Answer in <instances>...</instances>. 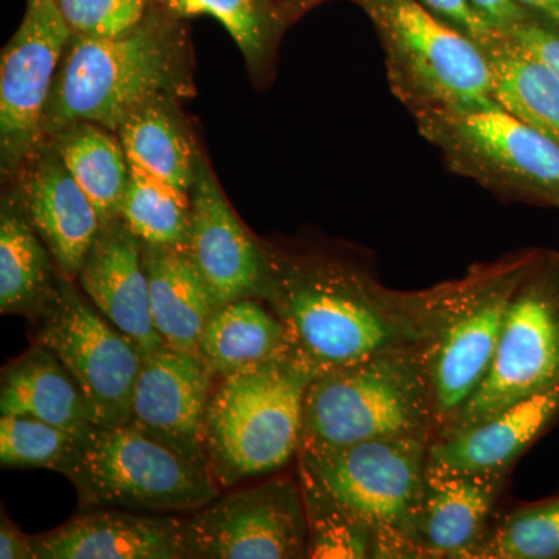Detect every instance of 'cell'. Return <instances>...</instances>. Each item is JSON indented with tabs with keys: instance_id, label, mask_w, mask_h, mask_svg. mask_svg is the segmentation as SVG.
Listing matches in <instances>:
<instances>
[{
	"instance_id": "ba28073f",
	"label": "cell",
	"mask_w": 559,
	"mask_h": 559,
	"mask_svg": "<svg viewBox=\"0 0 559 559\" xmlns=\"http://www.w3.org/2000/svg\"><path fill=\"white\" fill-rule=\"evenodd\" d=\"M451 170L530 204H559V143L499 105L417 117Z\"/></svg>"
},
{
	"instance_id": "9c48e42d",
	"label": "cell",
	"mask_w": 559,
	"mask_h": 559,
	"mask_svg": "<svg viewBox=\"0 0 559 559\" xmlns=\"http://www.w3.org/2000/svg\"><path fill=\"white\" fill-rule=\"evenodd\" d=\"M555 389H559V255L540 252L511 300L487 377L439 436L469 428Z\"/></svg>"
},
{
	"instance_id": "d590c367",
	"label": "cell",
	"mask_w": 559,
	"mask_h": 559,
	"mask_svg": "<svg viewBox=\"0 0 559 559\" xmlns=\"http://www.w3.org/2000/svg\"><path fill=\"white\" fill-rule=\"evenodd\" d=\"M471 2L500 32L509 31L513 25L533 16L514 0H471Z\"/></svg>"
},
{
	"instance_id": "d6986e66",
	"label": "cell",
	"mask_w": 559,
	"mask_h": 559,
	"mask_svg": "<svg viewBox=\"0 0 559 559\" xmlns=\"http://www.w3.org/2000/svg\"><path fill=\"white\" fill-rule=\"evenodd\" d=\"M76 280L91 304L127 334L143 356L165 347L151 316L142 241L120 215L102 224Z\"/></svg>"
},
{
	"instance_id": "44dd1931",
	"label": "cell",
	"mask_w": 559,
	"mask_h": 559,
	"mask_svg": "<svg viewBox=\"0 0 559 559\" xmlns=\"http://www.w3.org/2000/svg\"><path fill=\"white\" fill-rule=\"evenodd\" d=\"M150 283L151 316L165 347L201 356V336L216 307L187 246L142 242Z\"/></svg>"
},
{
	"instance_id": "3957f363",
	"label": "cell",
	"mask_w": 559,
	"mask_h": 559,
	"mask_svg": "<svg viewBox=\"0 0 559 559\" xmlns=\"http://www.w3.org/2000/svg\"><path fill=\"white\" fill-rule=\"evenodd\" d=\"M428 348L393 349L319 374L305 396L299 452L390 437L436 439Z\"/></svg>"
},
{
	"instance_id": "5b68a950",
	"label": "cell",
	"mask_w": 559,
	"mask_h": 559,
	"mask_svg": "<svg viewBox=\"0 0 559 559\" xmlns=\"http://www.w3.org/2000/svg\"><path fill=\"white\" fill-rule=\"evenodd\" d=\"M58 473L76 489L81 510L121 509L191 514L221 488L209 466L146 436L134 426L97 428L80 437Z\"/></svg>"
},
{
	"instance_id": "836d02e7",
	"label": "cell",
	"mask_w": 559,
	"mask_h": 559,
	"mask_svg": "<svg viewBox=\"0 0 559 559\" xmlns=\"http://www.w3.org/2000/svg\"><path fill=\"white\" fill-rule=\"evenodd\" d=\"M522 51L549 66L559 76V31L532 16L502 32Z\"/></svg>"
},
{
	"instance_id": "7c38bea8",
	"label": "cell",
	"mask_w": 559,
	"mask_h": 559,
	"mask_svg": "<svg viewBox=\"0 0 559 559\" xmlns=\"http://www.w3.org/2000/svg\"><path fill=\"white\" fill-rule=\"evenodd\" d=\"M72 32L55 0H27L0 57V173L9 183L43 142L44 117Z\"/></svg>"
},
{
	"instance_id": "ac0fdd59",
	"label": "cell",
	"mask_w": 559,
	"mask_h": 559,
	"mask_svg": "<svg viewBox=\"0 0 559 559\" xmlns=\"http://www.w3.org/2000/svg\"><path fill=\"white\" fill-rule=\"evenodd\" d=\"M559 421V389L522 400L469 428L430 441L428 477L473 476L511 471Z\"/></svg>"
},
{
	"instance_id": "f1b7e54d",
	"label": "cell",
	"mask_w": 559,
	"mask_h": 559,
	"mask_svg": "<svg viewBox=\"0 0 559 559\" xmlns=\"http://www.w3.org/2000/svg\"><path fill=\"white\" fill-rule=\"evenodd\" d=\"M120 216L143 245L180 248L189 242L190 194L130 165Z\"/></svg>"
},
{
	"instance_id": "484cf974",
	"label": "cell",
	"mask_w": 559,
	"mask_h": 559,
	"mask_svg": "<svg viewBox=\"0 0 559 559\" xmlns=\"http://www.w3.org/2000/svg\"><path fill=\"white\" fill-rule=\"evenodd\" d=\"M500 108L559 143V76L502 32L480 44Z\"/></svg>"
},
{
	"instance_id": "8992f818",
	"label": "cell",
	"mask_w": 559,
	"mask_h": 559,
	"mask_svg": "<svg viewBox=\"0 0 559 559\" xmlns=\"http://www.w3.org/2000/svg\"><path fill=\"white\" fill-rule=\"evenodd\" d=\"M373 22L393 94L412 116L498 105L487 57L418 0H353Z\"/></svg>"
},
{
	"instance_id": "7402d4cb",
	"label": "cell",
	"mask_w": 559,
	"mask_h": 559,
	"mask_svg": "<svg viewBox=\"0 0 559 559\" xmlns=\"http://www.w3.org/2000/svg\"><path fill=\"white\" fill-rule=\"evenodd\" d=\"M0 414L38 418L79 436L94 428L80 385L60 360L36 344L3 369Z\"/></svg>"
},
{
	"instance_id": "2e32d148",
	"label": "cell",
	"mask_w": 559,
	"mask_h": 559,
	"mask_svg": "<svg viewBox=\"0 0 559 559\" xmlns=\"http://www.w3.org/2000/svg\"><path fill=\"white\" fill-rule=\"evenodd\" d=\"M7 190L46 242L60 274L79 278L100 234L102 219L49 139H43L33 150L7 183Z\"/></svg>"
},
{
	"instance_id": "277c9868",
	"label": "cell",
	"mask_w": 559,
	"mask_h": 559,
	"mask_svg": "<svg viewBox=\"0 0 559 559\" xmlns=\"http://www.w3.org/2000/svg\"><path fill=\"white\" fill-rule=\"evenodd\" d=\"M318 377L289 349L221 378L205 414L209 468L221 488L274 473L297 457L305 396Z\"/></svg>"
},
{
	"instance_id": "6da1fadb",
	"label": "cell",
	"mask_w": 559,
	"mask_h": 559,
	"mask_svg": "<svg viewBox=\"0 0 559 559\" xmlns=\"http://www.w3.org/2000/svg\"><path fill=\"white\" fill-rule=\"evenodd\" d=\"M266 301L289 347L319 374L381 353L419 347L440 336L473 272L425 290L385 288L369 274L326 255H290L266 245Z\"/></svg>"
},
{
	"instance_id": "52a82bcc",
	"label": "cell",
	"mask_w": 559,
	"mask_h": 559,
	"mask_svg": "<svg viewBox=\"0 0 559 559\" xmlns=\"http://www.w3.org/2000/svg\"><path fill=\"white\" fill-rule=\"evenodd\" d=\"M432 437H390L299 452V465L377 532V559L419 558L417 525Z\"/></svg>"
},
{
	"instance_id": "8d00e7d4",
	"label": "cell",
	"mask_w": 559,
	"mask_h": 559,
	"mask_svg": "<svg viewBox=\"0 0 559 559\" xmlns=\"http://www.w3.org/2000/svg\"><path fill=\"white\" fill-rule=\"evenodd\" d=\"M0 558L35 559L33 536L21 532L5 514H3L2 524H0Z\"/></svg>"
},
{
	"instance_id": "5bb4252c",
	"label": "cell",
	"mask_w": 559,
	"mask_h": 559,
	"mask_svg": "<svg viewBox=\"0 0 559 559\" xmlns=\"http://www.w3.org/2000/svg\"><path fill=\"white\" fill-rule=\"evenodd\" d=\"M190 201L187 250L215 307L260 297L267 278L266 245L238 218L205 156L198 167Z\"/></svg>"
},
{
	"instance_id": "4dcf8cb0",
	"label": "cell",
	"mask_w": 559,
	"mask_h": 559,
	"mask_svg": "<svg viewBox=\"0 0 559 559\" xmlns=\"http://www.w3.org/2000/svg\"><path fill=\"white\" fill-rule=\"evenodd\" d=\"M471 559H559V495L495 518Z\"/></svg>"
},
{
	"instance_id": "ab89813d",
	"label": "cell",
	"mask_w": 559,
	"mask_h": 559,
	"mask_svg": "<svg viewBox=\"0 0 559 559\" xmlns=\"http://www.w3.org/2000/svg\"><path fill=\"white\" fill-rule=\"evenodd\" d=\"M557 209L559 210V204L557 205Z\"/></svg>"
},
{
	"instance_id": "cb8c5ba5",
	"label": "cell",
	"mask_w": 559,
	"mask_h": 559,
	"mask_svg": "<svg viewBox=\"0 0 559 559\" xmlns=\"http://www.w3.org/2000/svg\"><path fill=\"white\" fill-rule=\"evenodd\" d=\"M57 263L9 190L0 205V312L39 318L57 289Z\"/></svg>"
},
{
	"instance_id": "7a4b0ae2",
	"label": "cell",
	"mask_w": 559,
	"mask_h": 559,
	"mask_svg": "<svg viewBox=\"0 0 559 559\" xmlns=\"http://www.w3.org/2000/svg\"><path fill=\"white\" fill-rule=\"evenodd\" d=\"M194 94L193 44L186 20L157 2L124 35L72 36L47 105L43 138L83 121L117 132L143 106Z\"/></svg>"
},
{
	"instance_id": "f546056e",
	"label": "cell",
	"mask_w": 559,
	"mask_h": 559,
	"mask_svg": "<svg viewBox=\"0 0 559 559\" xmlns=\"http://www.w3.org/2000/svg\"><path fill=\"white\" fill-rule=\"evenodd\" d=\"M299 484L308 524V558L377 559V532L331 498L299 465Z\"/></svg>"
},
{
	"instance_id": "603a6c76",
	"label": "cell",
	"mask_w": 559,
	"mask_h": 559,
	"mask_svg": "<svg viewBox=\"0 0 559 559\" xmlns=\"http://www.w3.org/2000/svg\"><path fill=\"white\" fill-rule=\"evenodd\" d=\"M117 135L130 165L190 194L204 153L180 102L143 106L120 124Z\"/></svg>"
},
{
	"instance_id": "d6a6232c",
	"label": "cell",
	"mask_w": 559,
	"mask_h": 559,
	"mask_svg": "<svg viewBox=\"0 0 559 559\" xmlns=\"http://www.w3.org/2000/svg\"><path fill=\"white\" fill-rule=\"evenodd\" d=\"M72 36L116 38L138 27L157 0H55Z\"/></svg>"
},
{
	"instance_id": "f35d334b",
	"label": "cell",
	"mask_w": 559,
	"mask_h": 559,
	"mask_svg": "<svg viewBox=\"0 0 559 559\" xmlns=\"http://www.w3.org/2000/svg\"><path fill=\"white\" fill-rule=\"evenodd\" d=\"M274 2L288 16V20L294 22L304 16L307 11L314 9L319 3L326 2V0H274Z\"/></svg>"
},
{
	"instance_id": "9a60e30c",
	"label": "cell",
	"mask_w": 559,
	"mask_h": 559,
	"mask_svg": "<svg viewBox=\"0 0 559 559\" xmlns=\"http://www.w3.org/2000/svg\"><path fill=\"white\" fill-rule=\"evenodd\" d=\"M215 377L201 356L168 347L143 356L132 392L130 425L209 466L205 414Z\"/></svg>"
},
{
	"instance_id": "30bf717a",
	"label": "cell",
	"mask_w": 559,
	"mask_h": 559,
	"mask_svg": "<svg viewBox=\"0 0 559 559\" xmlns=\"http://www.w3.org/2000/svg\"><path fill=\"white\" fill-rule=\"evenodd\" d=\"M91 301V300H90ZM60 275L39 314L35 344L50 352L80 385L97 428L130 425L142 349Z\"/></svg>"
},
{
	"instance_id": "e0dca14e",
	"label": "cell",
	"mask_w": 559,
	"mask_h": 559,
	"mask_svg": "<svg viewBox=\"0 0 559 559\" xmlns=\"http://www.w3.org/2000/svg\"><path fill=\"white\" fill-rule=\"evenodd\" d=\"M35 559L187 558L186 520L179 514L90 509L33 536Z\"/></svg>"
},
{
	"instance_id": "74e56055",
	"label": "cell",
	"mask_w": 559,
	"mask_h": 559,
	"mask_svg": "<svg viewBox=\"0 0 559 559\" xmlns=\"http://www.w3.org/2000/svg\"><path fill=\"white\" fill-rule=\"evenodd\" d=\"M514 2L533 16L554 25L559 31V0H514Z\"/></svg>"
},
{
	"instance_id": "d4e9b609",
	"label": "cell",
	"mask_w": 559,
	"mask_h": 559,
	"mask_svg": "<svg viewBox=\"0 0 559 559\" xmlns=\"http://www.w3.org/2000/svg\"><path fill=\"white\" fill-rule=\"evenodd\" d=\"M201 358L216 377L260 366L289 352L288 333L259 297L216 308L201 336Z\"/></svg>"
},
{
	"instance_id": "8fae6325",
	"label": "cell",
	"mask_w": 559,
	"mask_h": 559,
	"mask_svg": "<svg viewBox=\"0 0 559 559\" xmlns=\"http://www.w3.org/2000/svg\"><path fill=\"white\" fill-rule=\"evenodd\" d=\"M540 252L518 253L473 270L457 310L428 348L437 436L457 418L487 377L511 300ZM436 436V437H437Z\"/></svg>"
},
{
	"instance_id": "83f0119b",
	"label": "cell",
	"mask_w": 559,
	"mask_h": 559,
	"mask_svg": "<svg viewBox=\"0 0 559 559\" xmlns=\"http://www.w3.org/2000/svg\"><path fill=\"white\" fill-rule=\"evenodd\" d=\"M180 20L210 16L237 44L253 83L267 84L274 75L283 33L293 22L274 0H157Z\"/></svg>"
},
{
	"instance_id": "4316f807",
	"label": "cell",
	"mask_w": 559,
	"mask_h": 559,
	"mask_svg": "<svg viewBox=\"0 0 559 559\" xmlns=\"http://www.w3.org/2000/svg\"><path fill=\"white\" fill-rule=\"evenodd\" d=\"M46 139L97 209L102 224L117 218L130 179V162L117 132L83 121Z\"/></svg>"
},
{
	"instance_id": "ffe728a7",
	"label": "cell",
	"mask_w": 559,
	"mask_h": 559,
	"mask_svg": "<svg viewBox=\"0 0 559 559\" xmlns=\"http://www.w3.org/2000/svg\"><path fill=\"white\" fill-rule=\"evenodd\" d=\"M510 471L428 477L419 510V558L471 559L495 520Z\"/></svg>"
},
{
	"instance_id": "e575fe53",
	"label": "cell",
	"mask_w": 559,
	"mask_h": 559,
	"mask_svg": "<svg viewBox=\"0 0 559 559\" xmlns=\"http://www.w3.org/2000/svg\"><path fill=\"white\" fill-rule=\"evenodd\" d=\"M421 5L432 11L440 20L450 24L455 31L476 40L477 44L487 43L496 36L498 28L480 13L471 0H418Z\"/></svg>"
},
{
	"instance_id": "1f68e13d",
	"label": "cell",
	"mask_w": 559,
	"mask_h": 559,
	"mask_svg": "<svg viewBox=\"0 0 559 559\" xmlns=\"http://www.w3.org/2000/svg\"><path fill=\"white\" fill-rule=\"evenodd\" d=\"M80 437L38 418L2 415L0 463L3 468H44L58 473L75 451Z\"/></svg>"
},
{
	"instance_id": "4fadbf2b",
	"label": "cell",
	"mask_w": 559,
	"mask_h": 559,
	"mask_svg": "<svg viewBox=\"0 0 559 559\" xmlns=\"http://www.w3.org/2000/svg\"><path fill=\"white\" fill-rule=\"evenodd\" d=\"M187 558H308L299 480L275 479L216 498L186 520Z\"/></svg>"
}]
</instances>
